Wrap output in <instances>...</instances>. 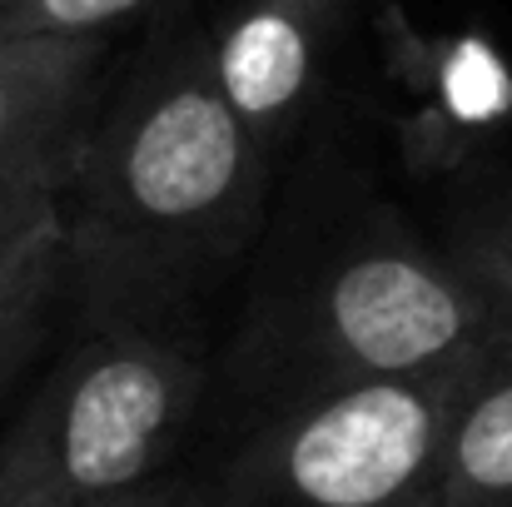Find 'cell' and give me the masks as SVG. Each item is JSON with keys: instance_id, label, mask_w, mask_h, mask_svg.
<instances>
[{"instance_id": "obj_7", "label": "cell", "mask_w": 512, "mask_h": 507, "mask_svg": "<svg viewBox=\"0 0 512 507\" xmlns=\"http://www.w3.org/2000/svg\"><path fill=\"white\" fill-rule=\"evenodd\" d=\"M110 35H25L0 40V184L60 160L85 130Z\"/></svg>"}, {"instance_id": "obj_4", "label": "cell", "mask_w": 512, "mask_h": 507, "mask_svg": "<svg viewBox=\"0 0 512 507\" xmlns=\"http://www.w3.org/2000/svg\"><path fill=\"white\" fill-rule=\"evenodd\" d=\"M483 348L408 378L299 393L249 413L194 473V507H438L443 448Z\"/></svg>"}, {"instance_id": "obj_11", "label": "cell", "mask_w": 512, "mask_h": 507, "mask_svg": "<svg viewBox=\"0 0 512 507\" xmlns=\"http://www.w3.org/2000/svg\"><path fill=\"white\" fill-rule=\"evenodd\" d=\"M155 0H0V40L25 35H110Z\"/></svg>"}, {"instance_id": "obj_5", "label": "cell", "mask_w": 512, "mask_h": 507, "mask_svg": "<svg viewBox=\"0 0 512 507\" xmlns=\"http://www.w3.org/2000/svg\"><path fill=\"white\" fill-rule=\"evenodd\" d=\"M383 95L403 160L418 174L473 165L512 120V70L478 30H423L378 5Z\"/></svg>"}, {"instance_id": "obj_8", "label": "cell", "mask_w": 512, "mask_h": 507, "mask_svg": "<svg viewBox=\"0 0 512 507\" xmlns=\"http://www.w3.org/2000/svg\"><path fill=\"white\" fill-rule=\"evenodd\" d=\"M65 155L0 184V398L30 363L50 309L60 304L65 244L55 189Z\"/></svg>"}, {"instance_id": "obj_2", "label": "cell", "mask_w": 512, "mask_h": 507, "mask_svg": "<svg viewBox=\"0 0 512 507\" xmlns=\"http://www.w3.org/2000/svg\"><path fill=\"white\" fill-rule=\"evenodd\" d=\"M503 329L488 299L393 209H368L314 264L299 294L239 343L254 413L299 393L448 368Z\"/></svg>"}, {"instance_id": "obj_3", "label": "cell", "mask_w": 512, "mask_h": 507, "mask_svg": "<svg viewBox=\"0 0 512 507\" xmlns=\"http://www.w3.org/2000/svg\"><path fill=\"white\" fill-rule=\"evenodd\" d=\"M204 393L209 358L184 324L80 329L0 428V507H90L174 473Z\"/></svg>"}, {"instance_id": "obj_6", "label": "cell", "mask_w": 512, "mask_h": 507, "mask_svg": "<svg viewBox=\"0 0 512 507\" xmlns=\"http://www.w3.org/2000/svg\"><path fill=\"white\" fill-rule=\"evenodd\" d=\"M348 0H234L209 40V70L269 160L304 130Z\"/></svg>"}, {"instance_id": "obj_9", "label": "cell", "mask_w": 512, "mask_h": 507, "mask_svg": "<svg viewBox=\"0 0 512 507\" xmlns=\"http://www.w3.org/2000/svg\"><path fill=\"white\" fill-rule=\"evenodd\" d=\"M438 507H512V338L483 348L458 398Z\"/></svg>"}, {"instance_id": "obj_10", "label": "cell", "mask_w": 512, "mask_h": 507, "mask_svg": "<svg viewBox=\"0 0 512 507\" xmlns=\"http://www.w3.org/2000/svg\"><path fill=\"white\" fill-rule=\"evenodd\" d=\"M443 249L488 299L503 338H512V194L473 199L468 209H458L443 234Z\"/></svg>"}, {"instance_id": "obj_12", "label": "cell", "mask_w": 512, "mask_h": 507, "mask_svg": "<svg viewBox=\"0 0 512 507\" xmlns=\"http://www.w3.org/2000/svg\"><path fill=\"white\" fill-rule=\"evenodd\" d=\"M90 507H194V473L174 468V473L135 488V493H120V498H105V503H90Z\"/></svg>"}, {"instance_id": "obj_1", "label": "cell", "mask_w": 512, "mask_h": 507, "mask_svg": "<svg viewBox=\"0 0 512 507\" xmlns=\"http://www.w3.org/2000/svg\"><path fill=\"white\" fill-rule=\"evenodd\" d=\"M269 165L214 85L209 40L155 45L60 169V299L80 329L184 324L254 244Z\"/></svg>"}]
</instances>
